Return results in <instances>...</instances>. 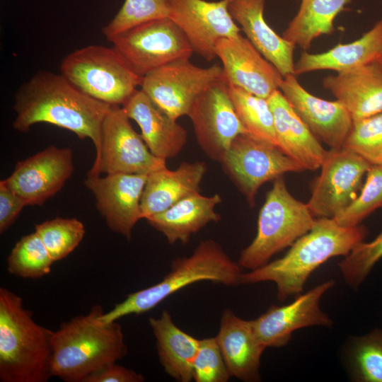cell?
Masks as SVG:
<instances>
[{
    "label": "cell",
    "mask_w": 382,
    "mask_h": 382,
    "mask_svg": "<svg viewBox=\"0 0 382 382\" xmlns=\"http://www.w3.org/2000/svg\"><path fill=\"white\" fill-rule=\"evenodd\" d=\"M242 267L216 241H201L187 257L172 261L170 272L149 287L129 294L125 299L98 317L102 323L117 321L131 314H141L158 306L181 289L201 281L226 286L241 284Z\"/></svg>",
    "instance_id": "5"
},
{
    "label": "cell",
    "mask_w": 382,
    "mask_h": 382,
    "mask_svg": "<svg viewBox=\"0 0 382 382\" xmlns=\"http://www.w3.org/2000/svg\"><path fill=\"white\" fill-rule=\"evenodd\" d=\"M279 90L320 141L330 149L343 147L353 121L339 101L313 96L301 86L295 74L284 76Z\"/></svg>",
    "instance_id": "19"
},
{
    "label": "cell",
    "mask_w": 382,
    "mask_h": 382,
    "mask_svg": "<svg viewBox=\"0 0 382 382\" xmlns=\"http://www.w3.org/2000/svg\"><path fill=\"white\" fill-rule=\"evenodd\" d=\"M353 0H301L298 12L282 37L295 47L307 51L313 41L335 30L336 16Z\"/></svg>",
    "instance_id": "29"
},
{
    "label": "cell",
    "mask_w": 382,
    "mask_h": 382,
    "mask_svg": "<svg viewBox=\"0 0 382 382\" xmlns=\"http://www.w3.org/2000/svg\"><path fill=\"white\" fill-rule=\"evenodd\" d=\"M25 201L9 188L4 180L0 182V233H4L16 220Z\"/></svg>",
    "instance_id": "39"
},
{
    "label": "cell",
    "mask_w": 382,
    "mask_h": 382,
    "mask_svg": "<svg viewBox=\"0 0 382 382\" xmlns=\"http://www.w3.org/2000/svg\"><path fill=\"white\" fill-rule=\"evenodd\" d=\"M74 170L69 148L50 146L18 161L11 175L3 180L28 205H42L64 187Z\"/></svg>",
    "instance_id": "15"
},
{
    "label": "cell",
    "mask_w": 382,
    "mask_h": 382,
    "mask_svg": "<svg viewBox=\"0 0 382 382\" xmlns=\"http://www.w3.org/2000/svg\"><path fill=\"white\" fill-rule=\"evenodd\" d=\"M221 202L219 194L205 196L197 192L146 220L165 236L168 243L180 241L186 244L192 235L208 224L221 219L215 211V207Z\"/></svg>",
    "instance_id": "26"
},
{
    "label": "cell",
    "mask_w": 382,
    "mask_h": 382,
    "mask_svg": "<svg viewBox=\"0 0 382 382\" xmlns=\"http://www.w3.org/2000/svg\"><path fill=\"white\" fill-rule=\"evenodd\" d=\"M382 56V18L359 39L338 44L320 53L303 51L295 62L294 74L319 70L336 73L357 68L380 60Z\"/></svg>",
    "instance_id": "27"
},
{
    "label": "cell",
    "mask_w": 382,
    "mask_h": 382,
    "mask_svg": "<svg viewBox=\"0 0 382 382\" xmlns=\"http://www.w3.org/2000/svg\"><path fill=\"white\" fill-rule=\"evenodd\" d=\"M335 285L333 280L318 284L284 306H272L255 320H251L260 342L267 347L285 346L293 332L314 326H330L332 321L320 308L323 294Z\"/></svg>",
    "instance_id": "18"
},
{
    "label": "cell",
    "mask_w": 382,
    "mask_h": 382,
    "mask_svg": "<svg viewBox=\"0 0 382 382\" xmlns=\"http://www.w3.org/2000/svg\"><path fill=\"white\" fill-rule=\"evenodd\" d=\"M371 166L345 147L328 151L307 203L313 216L332 219L350 204Z\"/></svg>",
    "instance_id": "12"
},
{
    "label": "cell",
    "mask_w": 382,
    "mask_h": 382,
    "mask_svg": "<svg viewBox=\"0 0 382 382\" xmlns=\"http://www.w3.org/2000/svg\"><path fill=\"white\" fill-rule=\"evenodd\" d=\"M168 0H125L115 17L102 28L108 40L139 25L169 18Z\"/></svg>",
    "instance_id": "34"
},
{
    "label": "cell",
    "mask_w": 382,
    "mask_h": 382,
    "mask_svg": "<svg viewBox=\"0 0 382 382\" xmlns=\"http://www.w3.org/2000/svg\"><path fill=\"white\" fill-rule=\"evenodd\" d=\"M110 42L140 77L176 60L190 59L193 49L170 18L154 20L125 30Z\"/></svg>",
    "instance_id": "8"
},
{
    "label": "cell",
    "mask_w": 382,
    "mask_h": 382,
    "mask_svg": "<svg viewBox=\"0 0 382 382\" xmlns=\"http://www.w3.org/2000/svg\"><path fill=\"white\" fill-rule=\"evenodd\" d=\"M112 105L76 88L61 74L36 73L15 95L14 129L27 132L37 123H48L90 139L99 149L103 122Z\"/></svg>",
    "instance_id": "1"
},
{
    "label": "cell",
    "mask_w": 382,
    "mask_h": 382,
    "mask_svg": "<svg viewBox=\"0 0 382 382\" xmlns=\"http://www.w3.org/2000/svg\"><path fill=\"white\" fill-rule=\"evenodd\" d=\"M267 100L273 114L278 148L303 170L320 168L328 151L279 89Z\"/></svg>",
    "instance_id": "24"
},
{
    "label": "cell",
    "mask_w": 382,
    "mask_h": 382,
    "mask_svg": "<svg viewBox=\"0 0 382 382\" xmlns=\"http://www.w3.org/2000/svg\"><path fill=\"white\" fill-rule=\"evenodd\" d=\"M382 258V231L372 241H361L339 263L346 283L357 289L375 264Z\"/></svg>",
    "instance_id": "37"
},
{
    "label": "cell",
    "mask_w": 382,
    "mask_h": 382,
    "mask_svg": "<svg viewBox=\"0 0 382 382\" xmlns=\"http://www.w3.org/2000/svg\"><path fill=\"white\" fill-rule=\"evenodd\" d=\"M323 86L348 111L352 121L382 112V64L380 60L329 75Z\"/></svg>",
    "instance_id": "21"
},
{
    "label": "cell",
    "mask_w": 382,
    "mask_h": 382,
    "mask_svg": "<svg viewBox=\"0 0 382 382\" xmlns=\"http://www.w3.org/2000/svg\"><path fill=\"white\" fill-rule=\"evenodd\" d=\"M103 313L100 305H95L88 313L62 323L53 331L52 376L65 382H85L127 354L122 325L117 320L100 323L98 317Z\"/></svg>",
    "instance_id": "3"
},
{
    "label": "cell",
    "mask_w": 382,
    "mask_h": 382,
    "mask_svg": "<svg viewBox=\"0 0 382 382\" xmlns=\"http://www.w3.org/2000/svg\"><path fill=\"white\" fill-rule=\"evenodd\" d=\"M222 77L223 68L216 64L203 68L183 59L147 74L140 87L163 111L178 120L187 115L199 95Z\"/></svg>",
    "instance_id": "11"
},
{
    "label": "cell",
    "mask_w": 382,
    "mask_h": 382,
    "mask_svg": "<svg viewBox=\"0 0 382 382\" xmlns=\"http://www.w3.org/2000/svg\"><path fill=\"white\" fill-rule=\"evenodd\" d=\"M222 169L250 207L260 187L286 173L304 170L279 148L249 134L238 135L219 162Z\"/></svg>",
    "instance_id": "9"
},
{
    "label": "cell",
    "mask_w": 382,
    "mask_h": 382,
    "mask_svg": "<svg viewBox=\"0 0 382 382\" xmlns=\"http://www.w3.org/2000/svg\"><path fill=\"white\" fill-rule=\"evenodd\" d=\"M147 177L146 174L115 173L87 176L84 182L108 228L128 240L137 221L142 219L141 199Z\"/></svg>",
    "instance_id": "16"
},
{
    "label": "cell",
    "mask_w": 382,
    "mask_h": 382,
    "mask_svg": "<svg viewBox=\"0 0 382 382\" xmlns=\"http://www.w3.org/2000/svg\"><path fill=\"white\" fill-rule=\"evenodd\" d=\"M207 171L204 161H183L174 170L167 167L148 175L141 199L142 219L162 212L184 198L200 192Z\"/></svg>",
    "instance_id": "25"
},
{
    "label": "cell",
    "mask_w": 382,
    "mask_h": 382,
    "mask_svg": "<svg viewBox=\"0 0 382 382\" xmlns=\"http://www.w3.org/2000/svg\"><path fill=\"white\" fill-rule=\"evenodd\" d=\"M53 330L38 324L22 298L0 288V381L47 382Z\"/></svg>",
    "instance_id": "4"
},
{
    "label": "cell",
    "mask_w": 382,
    "mask_h": 382,
    "mask_svg": "<svg viewBox=\"0 0 382 382\" xmlns=\"http://www.w3.org/2000/svg\"><path fill=\"white\" fill-rule=\"evenodd\" d=\"M266 0H229L228 11L246 38L282 76L294 74L295 46L279 36L264 18Z\"/></svg>",
    "instance_id": "22"
},
{
    "label": "cell",
    "mask_w": 382,
    "mask_h": 382,
    "mask_svg": "<svg viewBox=\"0 0 382 382\" xmlns=\"http://www.w3.org/2000/svg\"><path fill=\"white\" fill-rule=\"evenodd\" d=\"M378 208H382V165H372L360 194L332 219L340 226H356Z\"/></svg>",
    "instance_id": "35"
},
{
    "label": "cell",
    "mask_w": 382,
    "mask_h": 382,
    "mask_svg": "<svg viewBox=\"0 0 382 382\" xmlns=\"http://www.w3.org/2000/svg\"><path fill=\"white\" fill-rule=\"evenodd\" d=\"M228 89L236 112L248 134L278 148L268 100L236 86L228 85Z\"/></svg>",
    "instance_id": "30"
},
{
    "label": "cell",
    "mask_w": 382,
    "mask_h": 382,
    "mask_svg": "<svg viewBox=\"0 0 382 382\" xmlns=\"http://www.w3.org/2000/svg\"><path fill=\"white\" fill-rule=\"evenodd\" d=\"M130 120L137 122L141 136L153 155L166 159L177 156L186 144L187 132L163 111L140 88L122 105Z\"/></svg>",
    "instance_id": "20"
},
{
    "label": "cell",
    "mask_w": 382,
    "mask_h": 382,
    "mask_svg": "<svg viewBox=\"0 0 382 382\" xmlns=\"http://www.w3.org/2000/svg\"><path fill=\"white\" fill-rule=\"evenodd\" d=\"M348 350L351 375L356 381L382 382V330L352 340Z\"/></svg>",
    "instance_id": "32"
},
{
    "label": "cell",
    "mask_w": 382,
    "mask_h": 382,
    "mask_svg": "<svg viewBox=\"0 0 382 382\" xmlns=\"http://www.w3.org/2000/svg\"><path fill=\"white\" fill-rule=\"evenodd\" d=\"M144 376L130 369L113 363L88 377L85 382H143Z\"/></svg>",
    "instance_id": "40"
},
{
    "label": "cell",
    "mask_w": 382,
    "mask_h": 382,
    "mask_svg": "<svg viewBox=\"0 0 382 382\" xmlns=\"http://www.w3.org/2000/svg\"><path fill=\"white\" fill-rule=\"evenodd\" d=\"M215 53L222 63V79L228 85L266 99L279 89L282 75L241 34L220 39Z\"/></svg>",
    "instance_id": "17"
},
{
    "label": "cell",
    "mask_w": 382,
    "mask_h": 382,
    "mask_svg": "<svg viewBox=\"0 0 382 382\" xmlns=\"http://www.w3.org/2000/svg\"><path fill=\"white\" fill-rule=\"evenodd\" d=\"M54 262L49 251L35 231L22 237L7 257V270L24 279H39L48 274Z\"/></svg>",
    "instance_id": "31"
},
{
    "label": "cell",
    "mask_w": 382,
    "mask_h": 382,
    "mask_svg": "<svg viewBox=\"0 0 382 382\" xmlns=\"http://www.w3.org/2000/svg\"><path fill=\"white\" fill-rule=\"evenodd\" d=\"M315 222L307 204L289 192L284 177L275 179L260 210L256 236L241 250L238 264L250 270L267 264L274 254L308 233Z\"/></svg>",
    "instance_id": "6"
},
{
    "label": "cell",
    "mask_w": 382,
    "mask_h": 382,
    "mask_svg": "<svg viewBox=\"0 0 382 382\" xmlns=\"http://www.w3.org/2000/svg\"><path fill=\"white\" fill-rule=\"evenodd\" d=\"M380 62H381V63L382 64V56H381V59H380Z\"/></svg>",
    "instance_id": "41"
},
{
    "label": "cell",
    "mask_w": 382,
    "mask_h": 382,
    "mask_svg": "<svg viewBox=\"0 0 382 382\" xmlns=\"http://www.w3.org/2000/svg\"><path fill=\"white\" fill-rule=\"evenodd\" d=\"M343 147L357 153L371 165H382V112L353 121Z\"/></svg>",
    "instance_id": "36"
},
{
    "label": "cell",
    "mask_w": 382,
    "mask_h": 382,
    "mask_svg": "<svg viewBox=\"0 0 382 382\" xmlns=\"http://www.w3.org/2000/svg\"><path fill=\"white\" fill-rule=\"evenodd\" d=\"M149 323L156 339L160 363L166 373L179 382L192 381L199 340L180 329L166 310L158 318H150Z\"/></svg>",
    "instance_id": "28"
},
{
    "label": "cell",
    "mask_w": 382,
    "mask_h": 382,
    "mask_svg": "<svg viewBox=\"0 0 382 382\" xmlns=\"http://www.w3.org/2000/svg\"><path fill=\"white\" fill-rule=\"evenodd\" d=\"M197 142L212 160L220 162L238 135L248 134L240 121L223 79L208 86L187 115Z\"/></svg>",
    "instance_id": "13"
},
{
    "label": "cell",
    "mask_w": 382,
    "mask_h": 382,
    "mask_svg": "<svg viewBox=\"0 0 382 382\" xmlns=\"http://www.w3.org/2000/svg\"><path fill=\"white\" fill-rule=\"evenodd\" d=\"M60 74L86 95L110 105H122L143 79L113 47L93 45L67 54L61 62Z\"/></svg>",
    "instance_id": "7"
},
{
    "label": "cell",
    "mask_w": 382,
    "mask_h": 382,
    "mask_svg": "<svg viewBox=\"0 0 382 382\" xmlns=\"http://www.w3.org/2000/svg\"><path fill=\"white\" fill-rule=\"evenodd\" d=\"M216 338L231 376L244 381L260 380V359L266 347L255 335L251 320L226 309Z\"/></svg>",
    "instance_id": "23"
},
{
    "label": "cell",
    "mask_w": 382,
    "mask_h": 382,
    "mask_svg": "<svg viewBox=\"0 0 382 382\" xmlns=\"http://www.w3.org/2000/svg\"><path fill=\"white\" fill-rule=\"evenodd\" d=\"M366 234L363 226L345 227L333 219L318 218L313 228L298 238L283 257L243 272L241 284L274 282L277 297L281 301L298 296L316 268L332 257L347 255L363 241Z\"/></svg>",
    "instance_id": "2"
},
{
    "label": "cell",
    "mask_w": 382,
    "mask_h": 382,
    "mask_svg": "<svg viewBox=\"0 0 382 382\" xmlns=\"http://www.w3.org/2000/svg\"><path fill=\"white\" fill-rule=\"evenodd\" d=\"M229 0H168L169 18L180 29L194 52L211 62L224 37H236L241 28L228 11Z\"/></svg>",
    "instance_id": "14"
},
{
    "label": "cell",
    "mask_w": 382,
    "mask_h": 382,
    "mask_svg": "<svg viewBox=\"0 0 382 382\" xmlns=\"http://www.w3.org/2000/svg\"><path fill=\"white\" fill-rule=\"evenodd\" d=\"M120 105H112L101 127L100 144L87 176L101 173L146 174L166 168V160L151 154Z\"/></svg>",
    "instance_id": "10"
},
{
    "label": "cell",
    "mask_w": 382,
    "mask_h": 382,
    "mask_svg": "<svg viewBox=\"0 0 382 382\" xmlns=\"http://www.w3.org/2000/svg\"><path fill=\"white\" fill-rule=\"evenodd\" d=\"M35 228L54 262L67 257L85 235L83 224L76 219L57 217L36 224Z\"/></svg>",
    "instance_id": "33"
},
{
    "label": "cell",
    "mask_w": 382,
    "mask_h": 382,
    "mask_svg": "<svg viewBox=\"0 0 382 382\" xmlns=\"http://www.w3.org/2000/svg\"><path fill=\"white\" fill-rule=\"evenodd\" d=\"M230 377L216 337L199 340L193 365V380L226 382Z\"/></svg>",
    "instance_id": "38"
}]
</instances>
